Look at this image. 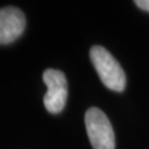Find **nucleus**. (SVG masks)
I'll return each instance as SVG.
<instances>
[{
	"instance_id": "1",
	"label": "nucleus",
	"mask_w": 149,
	"mask_h": 149,
	"mask_svg": "<svg viewBox=\"0 0 149 149\" xmlns=\"http://www.w3.org/2000/svg\"><path fill=\"white\" fill-rule=\"evenodd\" d=\"M90 57L102 83L107 88L116 92L124 91L127 82L125 73L108 50L102 46H93L90 51Z\"/></svg>"
},
{
	"instance_id": "2",
	"label": "nucleus",
	"mask_w": 149,
	"mask_h": 149,
	"mask_svg": "<svg viewBox=\"0 0 149 149\" xmlns=\"http://www.w3.org/2000/svg\"><path fill=\"white\" fill-rule=\"evenodd\" d=\"M88 139L93 149H114L116 139L108 117L98 108L92 107L85 114Z\"/></svg>"
},
{
	"instance_id": "3",
	"label": "nucleus",
	"mask_w": 149,
	"mask_h": 149,
	"mask_svg": "<svg viewBox=\"0 0 149 149\" xmlns=\"http://www.w3.org/2000/svg\"><path fill=\"white\" fill-rule=\"evenodd\" d=\"M47 92L44 97L45 108L50 113H60L67 101V81L65 74L58 70L49 68L42 74Z\"/></svg>"
},
{
	"instance_id": "4",
	"label": "nucleus",
	"mask_w": 149,
	"mask_h": 149,
	"mask_svg": "<svg viewBox=\"0 0 149 149\" xmlns=\"http://www.w3.org/2000/svg\"><path fill=\"white\" fill-rule=\"evenodd\" d=\"M25 15L20 9L8 6L0 9V44L6 45L15 41L24 32Z\"/></svg>"
},
{
	"instance_id": "5",
	"label": "nucleus",
	"mask_w": 149,
	"mask_h": 149,
	"mask_svg": "<svg viewBox=\"0 0 149 149\" xmlns=\"http://www.w3.org/2000/svg\"><path fill=\"white\" fill-rule=\"evenodd\" d=\"M136 5H137L139 9H142V10L149 13V0H137V1H136Z\"/></svg>"
}]
</instances>
